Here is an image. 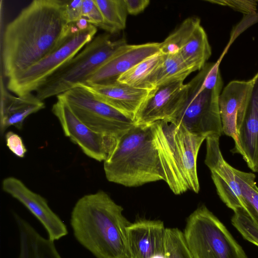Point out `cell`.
<instances>
[{"instance_id":"6da1fadb","label":"cell","mask_w":258,"mask_h":258,"mask_svg":"<svg viewBox=\"0 0 258 258\" xmlns=\"http://www.w3.org/2000/svg\"><path fill=\"white\" fill-rule=\"evenodd\" d=\"M107 179L126 187L164 181L175 195L188 190L178 160L174 124H135L118 139L104 161Z\"/></svg>"},{"instance_id":"7a4b0ae2","label":"cell","mask_w":258,"mask_h":258,"mask_svg":"<svg viewBox=\"0 0 258 258\" xmlns=\"http://www.w3.org/2000/svg\"><path fill=\"white\" fill-rule=\"evenodd\" d=\"M63 0H34L6 26L2 44L4 75L8 79L51 52L66 34Z\"/></svg>"},{"instance_id":"3957f363","label":"cell","mask_w":258,"mask_h":258,"mask_svg":"<svg viewBox=\"0 0 258 258\" xmlns=\"http://www.w3.org/2000/svg\"><path fill=\"white\" fill-rule=\"evenodd\" d=\"M123 208L105 191L85 195L75 204L70 225L74 237L96 258H129Z\"/></svg>"},{"instance_id":"277c9868","label":"cell","mask_w":258,"mask_h":258,"mask_svg":"<svg viewBox=\"0 0 258 258\" xmlns=\"http://www.w3.org/2000/svg\"><path fill=\"white\" fill-rule=\"evenodd\" d=\"M218 62H207L188 83L186 100L168 122L180 125L190 133L207 137L223 134L219 97L223 81Z\"/></svg>"},{"instance_id":"5b68a950","label":"cell","mask_w":258,"mask_h":258,"mask_svg":"<svg viewBox=\"0 0 258 258\" xmlns=\"http://www.w3.org/2000/svg\"><path fill=\"white\" fill-rule=\"evenodd\" d=\"M126 43L123 38L111 39L109 33L98 35L50 75L37 90L35 95L43 101L86 84L93 74L120 46Z\"/></svg>"},{"instance_id":"8992f818","label":"cell","mask_w":258,"mask_h":258,"mask_svg":"<svg viewBox=\"0 0 258 258\" xmlns=\"http://www.w3.org/2000/svg\"><path fill=\"white\" fill-rule=\"evenodd\" d=\"M97 31L96 27L83 18L70 24L57 46L36 63L8 79L7 88L17 96L35 92L50 75L91 42Z\"/></svg>"},{"instance_id":"52a82bcc","label":"cell","mask_w":258,"mask_h":258,"mask_svg":"<svg viewBox=\"0 0 258 258\" xmlns=\"http://www.w3.org/2000/svg\"><path fill=\"white\" fill-rule=\"evenodd\" d=\"M182 232L192 258H248L225 225L205 205L189 215Z\"/></svg>"},{"instance_id":"ba28073f","label":"cell","mask_w":258,"mask_h":258,"mask_svg":"<svg viewBox=\"0 0 258 258\" xmlns=\"http://www.w3.org/2000/svg\"><path fill=\"white\" fill-rule=\"evenodd\" d=\"M57 96L87 126L104 136L118 139L136 124L134 120L98 99L84 85Z\"/></svg>"},{"instance_id":"9c48e42d","label":"cell","mask_w":258,"mask_h":258,"mask_svg":"<svg viewBox=\"0 0 258 258\" xmlns=\"http://www.w3.org/2000/svg\"><path fill=\"white\" fill-rule=\"evenodd\" d=\"M52 112L58 119L64 135L90 158L99 162L104 161L114 148L118 139L92 131L59 96H57V101L52 106Z\"/></svg>"},{"instance_id":"30bf717a","label":"cell","mask_w":258,"mask_h":258,"mask_svg":"<svg viewBox=\"0 0 258 258\" xmlns=\"http://www.w3.org/2000/svg\"><path fill=\"white\" fill-rule=\"evenodd\" d=\"M220 136L207 137L205 163L210 169L217 194L222 202L234 212L247 209V204L234 172V167L224 158L219 144Z\"/></svg>"},{"instance_id":"8fae6325","label":"cell","mask_w":258,"mask_h":258,"mask_svg":"<svg viewBox=\"0 0 258 258\" xmlns=\"http://www.w3.org/2000/svg\"><path fill=\"white\" fill-rule=\"evenodd\" d=\"M184 81L170 82L153 89L135 117L137 124L159 120L169 121L181 109L188 94V85Z\"/></svg>"},{"instance_id":"7c38bea8","label":"cell","mask_w":258,"mask_h":258,"mask_svg":"<svg viewBox=\"0 0 258 258\" xmlns=\"http://www.w3.org/2000/svg\"><path fill=\"white\" fill-rule=\"evenodd\" d=\"M2 188L37 219L46 230L48 238L55 241L68 235L66 225L49 207L46 200L30 189L21 180L8 177L2 182Z\"/></svg>"},{"instance_id":"4fadbf2b","label":"cell","mask_w":258,"mask_h":258,"mask_svg":"<svg viewBox=\"0 0 258 258\" xmlns=\"http://www.w3.org/2000/svg\"><path fill=\"white\" fill-rule=\"evenodd\" d=\"M126 234L129 258H168L163 221L139 220L128 226Z\"/></svg>"},{"instance_id":"5bb4252c","label":"cell","mask_w":258,"mask_h":258,"mask_svg":"<svg viewBox=\"0 0 258 258\" xmlns=\"http://www.w3.org/2000/svg\"><path fill=\"white\" fill-rule=\"evenodd\" d=\"M160 42L124 44L93 74L85 85H102L116 82L121 75L134 66L160 52Z\"/></svg>"},{"instance_id":"9a60e30c","label":"cell","mask_w":258,"mask_h":258,"mask_svg":"<svg viewBox=\"0 0 258 258\" xmlns=\"http://www.w3.org/2000/svg\"><path fill=\"white\" fill-rule=\"evenodd\" d=\"M256 74L247 81L234 80L229 82L221 92L219 97L220 115L223 134L234 141V153H238L245 159L237 130L238 112L249 98L255 82Z\"/></svg>"},{"instance_id":"2e32d148","label":"cell","mask_w":258,"mask_h":258,"mask_svg":"<svg viewBox=\"0 0 258 258\" xmlns=\"http://www.w3.org/2000/svg\"><path fill=\"white\" fill-rule=\"evenodd\" d=\"M256 76L251 95L238 112L237 130L244 161L258 172V72Z\"/></svg>"},{"instance_id":"e0dca14e","label":"cell","mask_w":258,"mask_h":258,"mask_svg":"<svg viewBox=\"0 0 258 258\" xmlns=\"http://www.w3.org/2000/svg\"><path fill=\"white\" fill-rule=\"evenodd\" d=\"M84 85L98 99L133 120L152 90L136 88L118 81L102 85Z\"/></svg>"},{"instance_id":"ac0fdd59","label":"cell","mask_w":258,"mask_h":258,"mask_svg":"<svg viewBox=\"0 0 258 258\" xmlns=\"http://www.w3.org/2000/svg\"><path fill=\"white\" fill-rule=\"evenodd\" d=\"M44 102L33 93L14 95L1 80L0 132L1 136L11 126L21 130L24 121L30 115L43 109Z\"/></svg>"},{"instance_id":"d6986e66","label":"cell","mask_w":258,"mask_h":258,"mask_svg":"<svg viewBox=\"0 0 258 258\" xmlns=\"http://www.w3.org/2000/svg\"><path fill=\"white\" fill-rule=\"evenodd\" d=\"M174 124L177 152L183 176L188 190L198 193L200 183L197 169V157L200 147L207 137L192 134L181 125Z\"/></svg>"},{"instance_id":"ffe728a7","label":"cell","mask_w":258,"mask_h":258,"mask_svg":"<svg viewBox=\"0 0 258 258\" xmlns=\"http://www.w3.org/2000/svg\"><path fill=\"white\" fill-rule=\"evenodd\" d=\"M13 216L19 233L18 258H62L54 241L43 237L18 214L14 213Z\"/></svg>"},{"instance_id":"44dd1931","label":"cell","mask_w":258,"mask_h":258,"mask_svg":"<svg viewBox=\"0 0 258 258\" xmlns=\"http://www.w3.org/2000/svg\"><path fill=\"white\" fill-rule=\"evenodd\" d=\"M178 54L193 72L200 71L210 57L211 47L200 19L198 18L186 32Z\"/></svg>"},{"instance_id":"7402d4cb","label":"cell","mask_w":258,"mask_h":258,"mask_svg":"<svg viewBox=\"0 0 258 258\" xmlns=\"http://www.w3.org/2000/svg\"><path fill=\"white\" fill-rule=\"evenodd\" d=\"M192 72L179 54H163L161 60L151 73L145 85L144 89L153 90L170 82L184 81Z\"/></svg>"},{"instance_id":"603a6c76","label":"cell","mask_w":258,"mask_h":258,"mask_svg":"<svg viewBox=\"0 0 258 258\" xmlns=\"http://www.w3.org/2000/svg\"><path fill=\"white\" fill-rule=\"evenodd\" d=\"M105 22L110 30V34H115L126 27L128 13L124 0H95Z\"/></svg>"},{"instance_id":"cb8c5ba5","label":"cell","mask_w":258,"mask_h":258,"mask_svg":"<svg viewBox=\"0 0 258 258\" xmlns=\"http://www.w3.org/2000/svg\"><path fill=\"white\" fill-rule=\"evenodd\" d=\"M162 56L163 54L160 52L150 56L121 75L117 81L144 89L147 81L161 60Z\"/></svg>"},{"instance_id":"d4e9b609","label":"cell","mask_w":258,"mask_h":258,"mask_svg":"<svg viewBox=\"0 0 258 258\" xmlns=\"http://www.w3.org/2000/svg\"><path fill=\"white\" fill-rule=\"evenodd\" d=\"M236 180L247 204L246 213L258 227V186L255 176L234 168Z\"/></svg>"},{"instance_id":"484cf974","label":"cell","mask_w":258,"mask_h":258,"mask_svg":"<svg viewBox=\"0 0 258 258\" xmlns=\"http://www.w3.org/2000/svg\"><path fill=\"white\" fill-rule=\"evenodd\" d=\"M231 223L245 239L258 246V227L243 209L234 212Z\"/></svg>"},{"instance_id":"4316f807","label":"cell","mask_w":258,"mask_h":258,"mask_svg":"<svg viewBox=\"0 0 258 258\" xmlns=\"http://www.w3.org/2000/svg\"><path fill=\"white\" fill-rule=\"evenodd\" d=\"M166 248L168 258H192L186 245L183 232L177 228H166Z\"/></svg>"},{"instance_id":"83f0119b","label":"cell","mask_w":258,"mask_h":258,"mask_svg":"<svg viewBox=\"0 0 258 258\" xmlns=\"http://www.w3.org/2000/svg\"><path fill=\"white\" fill-rule=\"evenodd\" d=\"M82 18L85 19L88 23L110 34L109 29L95 0H83Z\"/></svg>"},{"instance_id":"f1b7e54d","label":"cell","mask_w":258,"mask_h":258,"mask_svg":"<svg viewBox=\"0 0 258 258\" xmlns=\"http://www.w3.org/2000/svg\"><path fill=\"white\" fill-rule=\"evenodd\" d=\"M212 4L227 6L246 15L256 14L258 1L256 0H208Z\"/></svg>"},{"instance_id":"f546056e","label":"cell","mask_w":258,"mask_h":258,"mask_svg":"<svg viewBox=\"0 0 258 258\" xmlns=\"http://www.w3.org/2000/svg\"><path fill=\"white\" fill-rule=\"evenodd\" d=\"M64 12L69 24L76 23L82 19L83 0H63Z\"/></svg>"},{"instance_id":"4dcf8cb0","label":"cell","mask_w":258,"mask_h":258,"mask_svg":"<svg viewBox=\"0 0 258 258\" xmlns=\"http://www.w3.org/2000/svg\"><path fill=\"white\" fill-rule=\"evenodd\" d=\"M5 139L7 146L14 154L20 158L24 157L27 149L19 135L9 131L6 134Z\"/></svg>"},{"instance_id":"1f68e13d","label":"cell","mask_w":258,"mask_h":258,"mask_svg":"<svg viewBox=\"0 0 258 258\" xmlns=\"http://www.w3.org/2000/svg\"><path fill=\"white\" fill-rule=\"evenodd\" d=\"M128 14L136 15L143 12L149 5V0H124Z\"/></svg>"}]
</instances>
